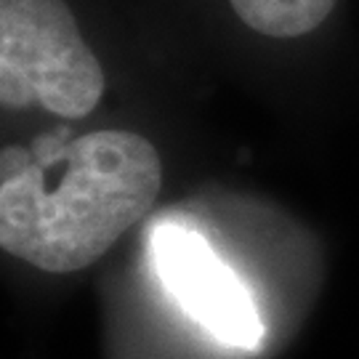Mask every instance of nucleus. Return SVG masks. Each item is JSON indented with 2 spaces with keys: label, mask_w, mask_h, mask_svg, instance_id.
Segmentation results:
<instances>
[{
  "label": "nucleus",
  "mask_w": 359,
  "mask_h": 359,
  "mask_svg": "<svg viewBox=\"0 0 359 359\" xmlns=\"http://www.w3.org/2000/svg\"><path fill=\"white\" fill-rule=\"evenodd\" d=\"M163 187L152 144L130 130L46 133L0 154V245L51 274L86 269L139 224Z\"/></svg>",
  "instance_id": "f257e3e1"
},
{
  "label": "nucleus",
  "mask_w": 359,
  "mask_h": 359,
  "mask_svg": "<svg viewBox=\"0 0 359 359\" xmlns=\"http://www.w3.org/2000/svg\"><path fill=\"white\" fill-rule=\"evenodd\" d=\"M104 93V69L65 0H0V102L86 117Z\"/></svg>",
  "instance_id": "f03ea898"
},
{
  "label": "nucleus",
  "mask_w": 359,
  "mask_h": 359,
  "mask_svg": "<svg viewBox=\"0 0 359 359\" xmlns=\"http://www.w3.org/2000/svg\"><path fill=\"white\" fill-rule=\"evenodd\" d=\"M149 256L168 293L216 341L234 348H256L264 341L250 290L203 234L181 224H157L149 234Z\"/></svg>",
  "instance_id": "7ed1b4c3"
},
{
  "label": "nucleus",
  "mask_w": 359,
  "mask_h": 359,
  "mask_svg": "<svg viewBox=\"0 0 359 359\" xmlns=\"http://www.w3.org/2000/svg\"><path fill=\"white\" fill-rule=\"evenodd\" d=\"M250 29L269 38L306 35L330 16L335 0H229Z\"/></svg>",
  "instance_id": "20e7f679"
}]
</instances>
